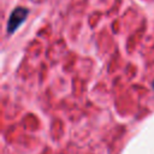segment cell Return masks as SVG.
I'll list each match as a JSON object with an SVG mask.
<instances>
[{
	"label": "cell",
	"instance_id": "obj_1",
	"mask_svg": "<svg viewBox=\"0 0 154 154\" xmlns=\"http://www.w3.org/2000/svg\"><path fill=\"white\" fill-rule=\"evenodd\" d=\"M28 17V8L25 7H17L12 11L8 22H7V32L8 34H13L19 25L26 19Z\"/></svg>",
	"mask_w": 154,
	"mask_h": 154
},
{
	"label": "cell",
	"instance_id": "obj_2",
	"mask_svg": "<svg viewBox=\"0 0 154 154\" xmlns=\"http://www.w3.org/2000/svg\"><path fill=\"white\" fill-rule=\"evenodd\" d=\"M153 88H154V82H153Z\"/></svg>",
	"mask_w": 154,
	"mask_h": 154
}]
</instances>
